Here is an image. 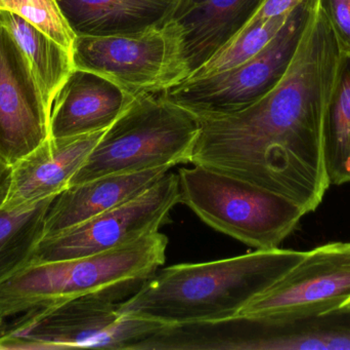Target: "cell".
<instances>
[{"instance_id":"cell-1","label":"cell","mask_w":350,"mask_h":350,"mask_svg":"<svg viewBox=\"0 0 350 350\" xmlns=\"http://www.w3.org/2000/svg\"><path fill=\"white\" fill-rule=\"evenodd\" d=\"M340 59L317 0L289 68L267 95L234 114L198 117L189 164L283 195L306 214L316 211L331 185L324 118Z\"/></svg>"},{"instance_id":"cell-2","label":"cell","mask_w":350,"mask_h":350,"mask_svg":"<svg viewBox=\"0 0 350 350\" xmlns=\"http://www.w3.org/2000/svg\"><path fill=\"white\" fill-rule=\"evenodd\" d=\"M304 254V251L277 248L158 269L131 297L119 303L118 312L163 327L234 318Z\"/></svg>"},{"instance_id":"cell-3","label":"cell","mask_w":350,"mask_h":350,"mask_svg":"<svg viewBox=\"0 0 350 350\" xmlns=\"http://www.w3.org/2000/svg\"><path fill=\"white\" fill-rule=\"evenodd\" d=\"M167 246V236L156 232L92 256L27 265L0 285V316L142 285L165 263Z\"/></svg>"},{"instance_id":"cell-4","label":"cell","mask_w":350,"mask_h":350,"mask_svg":"<svg viewBox=\"0 0 350 350\" xmlns=\"http://www.w3.org/2000/svg\"><path fill=\"white\" fill-rule=\"evenodd\" d=\"M199 132L197 115L170 101L164 90L139 92L105 131L69 186L106 175L189 164Z\"/></svg>"},{"instance_id":"cell-5","label":"cell","mask_w":350,"mask_h":350,"mask_svg":"<svg viewBox=\"0 0 350 350\" xmlns=\"http://www.w3.org/2000/svg\"><path fill=\"white\" fill-rule=\"evenodd\" d=\"M180 203L204 223L256 250H273L306 212L283 195L203 166L180 168Z\"/></svg>"},{"instance_id":"cell-6","label":"cell","mask_w":350,"mask_h":350,"mask_svg":"<svg viewBox=\"0 0 350 350\" xmlns=\"http://www.w3.org/2000/svg\"><path fill=\"white\" fill-rule=\"evenodd\" d=\"M86 294L26 312L0 340V350L103 349L133 350L162 325L118 312L121 293L135 288Z\"/></svg>"},{"instance_id":"cell-7","label":"cell","mask_w":350,"mask_h":350,"mask_svg":"<svg viewBox=\"0 0 350 350\" xmlns=\"http://www.w3.org/2000/svg\"><path fill=\"white\" fill-rule=\"evenodd\" d=\"M316 2L306 0L296 6L277 36L246 63L209 77L178 82L164 94L198 117L222 116L248 108L287 71Z\"/></svg>"},{"instance_id":"cell-8","label":"cell","mask_w":350,"mask_h":350,"mask_svg":"<svg viewBox=\"0 0 350 350\" xmlns=\"http://www.w3.org/2000/svg\"><path fill=\"white\" fill-rule=\"evenodd\" d=\"M180 203L178 175L166 173L135 199L82 223L43 236L30 264L92 256L159 232Z\"/></svg>"},{"instance_id":"cell-9","label":"cell","mask_w":350,"mask_h":350,"mask_svg":"<svg viewBox=\"0 0 350 350\" xmlns=\"http://www.w3.org/2000/svg\"><path fill=\"white\" fill-rule=\"evenodd\" d=\"M76 69L103 76L137 95L165 90L183 80L176 39L165 25L143 32L111 36H76Z\"/></svg>"},{"instance_id":"cell-10","label":"cell","mask_w":350,"mask_h":350,"mask_svg":"<svg viewBox=\"0 0 350 350\" xmlns=\"http://www.w3.org/2000/svg\"><path fill=\"white\" fill-rule=\"evenodd\" d=\"M350 305V242L308 251L284 277L253 299L243 316L306 318Z\"/></svg>"},{"instance_id":"cell-11","label":"cell","mask_w":350,"mask_h":350,"mask_svg":"<svg viewBox=\"0 0 350 350\" xmlns=\"http://www.w3.org/2000/svg\"><path fill=\"white\" fill-rule=\"evenodd\" d=\"M51 112L26 55L0 24V156L14 164L51 137Z\"/></svg>"},{"instance_id":"cell-12","label":"cell","mask_w":350,"mask_h":350,"mask_svg":"<svg viewBox=\"0 0 350 350\" xmlns=\"http://www.w3.org/2000/svg\"><path fill=\"white\" fill-rule=\"evenodd\" d=\"M263 1L174 0L164 25L176 39L181 82L232 42Z\"/></svg>"},{"instance_id":"cell-13","label":"cell","mask_w":350,"mask_h":350,"mask_svg":"<svg viewBox=\"0 0 350 350\" xmlns=\"http://www.w3.org/2000/svg\"><path fill=\"white\" fill-rule=\"evenodd\" d=\"M135 96L94 72L74 68L53 100L51 137H75L105 131L122 114Z\"/></svg>"},{"instance_id":"cell-14","label":"cell","mask_w":350,"mask_h":350,"mask_svg":"<svg viewBox=\"0 0 350 350\" xmlns=\"http://www.w3.org/2000/svg\"><path fill=\"white\" fill-rule=\"evenodd\" d=\"M105 131L75 137H49L26 158L12 164V187L3 207L57 197L69 187Z\"/></svg>"},{"instance_id":"cell-15","label":"cell","mask_w":350,"mask_h":350,"mask_svg":"<svg viewBox=\"0 0 350 350\" xmlns=\"http://www.w3.org/2000/svg\"><path fill=\"white\" fill-rule=\"evenodd\" d=\"M170 168L106 175L71 185L51 201L44 221V236L82 223L119 207L145 192Z\"/></svg>"},{"instance_id":"cell-16","label":"cell","mask_w":350,"mask_h":350,"mask_svg":"<svg viewBox=\"0 0 350 350\" xmlns=\"http://www.w3.org/2000/svg\"><path fill=\"white\" fill-rule=\"evenodd\" d=\"M174 0H57L76 36L143 32L165 22Z\"/></svg>"},{"instance_id":"cell-17","label":"cell","mask_w":350,"mask_h":350,"mask_svg":"<svg viewBox=\"0 0 350 350\" xmlns=\"http://www.w3.org/2000/svg\"><path fill=\"white\" fill-rule=\"evenodd\" d=\"M0 24L10 31L30 64L47 110L74 69L69 51L14 12L0 10Z\"/></svg>"},{"instance_id":"cell-18","label":"cell","mask_w":350,"mask_h":350,"mask_svg":"<svg viewBox=\"0 0 350 350\" xmlns=\"http://www.w3.org/2000/svg\"><path fill=\"white\" fill-rule=\"evenodd\" d=\"M55 197L0 209V285L30 264L44 236L45 215Z\"/></svg>"},{"instance_id":"cell-19","label":"cell","mask_w":350,"mask_h":350,"mask_svg":"<svg viewBox=\"0 0 350 350\" xmlns=\"http://www.w3.org/2000/svg\"><path fill=\"white\" fill-rule=\"evenodd\" d=\"M324 155L330 184L350 183V55H341L325 112Z\"/></svg>"},{"instance_id":"cell-20","label":"cell","mask_w":350,"mask_h":350,"mask_svg":"<svg viewBox=\"0 0 350 350\" xmlns=\"http://www.w3.org/2000/svg\"><path fill=\"white\" fill-rule=\"evenodd\" d=\"M290 14L258 21L245 27L244 30L232 42L228 43L185 80L209 77L246 63L258 55L277 36L287 22Z\"/></svg>"},{"instance_id":"cell-21","label":"cell","mask_w":350,"mask_h":350,"mask_svg":"<svg viewBox=\"0 0 350 350\" xmlns=\"http://www.w3.org/2000/svg\"><path fill=\"white\" fill-rule=\"evenodd\" d=\"M0 10L14 12L72 53L76 35L57 0H0Z\"/></svg>"},{"instance_id":"cell-22","label":"cell","mask_w":350,"mask_h":350,"mask_svg":"<svg viewBox=\"0 0 350 350\" xmlns=\"http://www.w3.org/2000/svg\"><path fill=\"white\" fill-rule=\"evenodd\" d=\"M341 55H350V0H318Z\"/></svg>"},{"instance_id":"cell-23","label":"cell","mask_w":350,"mask_h":350,"mask_svg":"<svg viewBox=\"0 0 350 350\" xmlns=\"http://www.w3.org/2000/svg\"><path fill=\"white\" fill-rule=\"evenodd\" d=\"M304 1L306 0H265L248 25L258 22V21L285 16V14H290L296 6Z\"/></svg>"},{"instance_id":"cell-24","label":"cell","mask_w":350,"mask_h":350,"mask_svg":"<svg viewBox=\"0 0 350 350\" xmlns=\"http://www.w3.org/2000/svg\"><path fill=\"white\" fill-rule=\"evenodd\" d=\"M12 181V166L0 156V209L8 201Z\"/></svg>"},{"instance_id":"cell-25","label":"cell","mask_w":350,"mask_h":350,"mask_svg":"<svg viewBox=\"0 0 350 350\" xmlns=\"http://www.w3.org/2000/svg\"><path fill=\"white\" fill-rule=\"evenodd\" d=\"M8 327L6 326L5 322H4V318L0 316V340L3 338L5 335L6 331H8Z\"/></svg>"}]
</instances>
